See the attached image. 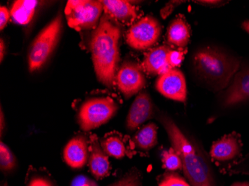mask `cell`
Wrapping results in <instances>:
<instances>
[{
    "label": "cell",
    "mask_w": 249,
    "mask_h": 186,
    "mask_svg": "<svg viewBox=\"0 0 249 186\" xmlns=\"http://www.w3.org/2000/svg\"><path fill=\"white\" fill-rule=\"evenodd\" d=\"M120 34V28L104 15L92 34L89 43L96 76L107 87L113 86L116 78Z\"/></svg>",
    "instance_id": "6da1fadb"
},
{
    "label": "cell",
    "mask_w": 249,
    "mask_h": 186,
    "mask_svg": "<svg viewBox=\"0 0 249 186\" xmlns=\"http://www.w3.org/2000/svg\"><path fill=\"white\" fill-rule=\"evenodd\" d=\"M160 122L169 135L173 149L182 161L186 177L193 186H215L209 164L171 118L161 115Z\"/></svg>",
    "instance_id": "7a4b0ae2"
},
{
    "label": "cell",
    "mask_w": 249,
    "mask_h": 186,
    "mask_svg": "<svg viewBox=\"0 0 249 186\" xmlns=\"http://www.w3.org/2000/svg\"><path fill=\"white\" fill-rule=\"evenodd\" d=\"M194 66L198 75L214 89L221 90L230 84L240 68L238 57L215 47H206L194 54Z\"/></svg>",
    "instance_id": "3957f363"
},
{
    "label": "cell",
    "mask_w": 249,
    "mask_h": 186,
    "mask_svg": "<svg viewBox=\"0 0 249 186\" xmlns=\"http://www.w3.org/2000/svg\"><path fill=\"white\" fill-rule=\"evenodd\" d=\"M62 29V17L58 15L34 40L29 50L28 65L30 72L41 68L55 48Z\"/></svg>",
    "instance_id": "277c9868"
},
{
    "label": "cell",
    "mask_w": 249,
    "mask_h": 186,
    "mask_svg": "<svg viewBox=\"0 0 249 186\" xmlns=\"http://www.w3.org/2000/svg\"><path fill=\"white\" fill-rule=\"evenodd\" d=\"M103 11V1L71 0L67 2L64 13L70 27L82 31L96 29Z\"/></svg>",
    "instance_id": "5b68a950"
},
{
    "label": "cell",
    "mask_w": 249,
    "mask_h": 186,
    "mask_svg": "<svg viewBox=\"0 0 249 186\" xmlns=\"http://www.w3.org/2000/svg\"><path fill=\"white\" fill-rule=\"evenodd\" d=\"M118 106L109 97L93 98L86 101L78 112V124L84 131L96 129L107 123L116 114Z\"/></svg>",
    "instance_id": "8992f818"
},
{
    "label": "cell",
    "mask_w": 249,
    "mask_h": 186,
    "mask_svg": "<svg viewBox=\"0 0 249 186\" xmlns=\"http://www.w3.org/2000/svg\"><path fill=\"white\" fill-rule=\"evenodd\" d=\"M160 34L161 26L158 19L146 16L131 26L126 34V41L134 50H147L158 42Z\"/></svg>",
    "instance_id": "52a82bcc"
},
{
    "label": "cell",
    "mask_w": 249,
    "mask_h": 186,
    "mask_svg": "<svg viewBox=\"0 0 249 186\" xmlns=\"http://www.w3.org/2000/svg\"><path fill=\"white\" fill-rule=\"evenodd\" d=\"M115 79L119 89L126 99L138 93L145 85L142 68L133 61H127L121 66Z\"/></svg>",
    "instance_id": "ba28073f"
},
{
    "label": "cell",
    "mask_w": 249,
    "mask_h": 186,
    "mask_svg": "<svg viewBox=\"0 0 249 186\" xmlns=\"http://www.w3.org/2000/svg\"><path fill=\"white\" fill-rule=\"evenodd\" d=\"M157 90L167 99L179 102L187 99V85L182 72L177 68H170L160 75L155 84Z\"/></svg>",
    "instance_id": "9c48e42d"
},
{
    "label": "cell",
    "mask_w": 249,
    "mask_h": 186,
    "mask_svg": "<svg viewBox=\"0 0 249 186\" xmlns=\"http://www.w3.org/2000/svg\"><path fill=\"white\" fill-rule=\"evenodd\" d=\"M249 101V67L236 72L222 97V105L231 107Z\"/></svg>",
    "instance_id": "30bf717a"
},
{
    "label": "cell",
    "mask_w": 249,
    "mask_h": 186,
    "mask_svg": "<svg viewBox=\"0 0 249 186\" xmlns=\"http://www.w3.org/2000/svg\"><path fill=\"white\" fill-rule=\"evenodd\" d=\"M154 107L149 93L145 91L139 92L131 104L127 116L126 125L128 129L134 131L145 121L152 118Z\"/></svg>",
    "instance_id": "8fae6325"
},
{
    "label": "cell",
    "mask_w": 249,
    "mask_h": 186,
    "mask_svg": "<svg viewBox=\"0 0 249 186\" xmlns=\"http://www.w3.org/2000/svg\"><path fill=\"white\" fill-rule=\"evenodd\" d=\"M64 159L70 167L82 169L88 160V146L84 136L72 138L67 144L64 150Z\"/></svg>",
    "instance_id": "7c38bea8"
},
{
    "label": "cell",
    "mask_w": 249,
    "mask_h": 186,
    "mask_svg": "<svg viewBox=\"0 0 249 186\" xmlns=\"http://www.w3.org/2000/svg\"><path fill=\"white\" fill-rule=\"evenodd\" d=\"M241 144L237 135L230 134L214 142L210 154L215 160L228 162L237 157L241 152Z\"/></svg>",
    "instance_id": "4fadbf2b"
},
{
    "label": "cell",
    "mask_w": 249,
    "mask_h": 186,
    "mask_svg": "<svg viewBox=\"0 0 249 186\" xmlns=\"http://www.w3.org/2000/svg\"><path fill=\"white\" fill-rule=\"evenodd\" d=\"M103 4L105 13L110 19L129 24L138 17L137 8L128 1L105 0Z\"/></svg>",
    "instance_id": "5bb4252c"
},
{
    "label": "cell",
    "mask_w": 249,
    "mask_h": 186,
    "mask_svg": "<svg viewBox=\"0 0 249 186\" xmlns=\"http://www.w3.org/2000/svg\"><path fill=\"white\" fill-rule=\"evenodd\" d=\"M167 46H159L147 53L142 62L144 70L152 75H163L169 70L167 56L169 51Z\"/></svg>",
    "instance_id": "9a60e30c"
},
{
    "label": "cell",
    "mask_w": 249,
    "mask_h": 186,
    "mask_svg": "<svg viewBox=\"0 0 249 186\" xmlns=\"http://www.w3.org/2000/svg\"><path fill=\"white\" fill-rule=\"evenodd\" d=\"M89 166L96 179L107 175L109 171L108 157L103 148H101L96 135L91 136V151L89 157Z\"/></svg>",
    "instance_id": "2e32d148"
},
{
    "label": "cell",
    "mask_w": 249,
    "mask_h": 186,
    "mask_svg": "<svg viewBox=\"0 0 249 186\" xmlns=\"http://www.w3.org/2000/svg\"><path fill=\"white\" fill-rule=\"evenodd\" d=\"M190 27L183 18L177 17L168 28V41L179 48H184L190 40Z\"/></svg>",
    "instance_id": "e0dca14e"
},
{
    "label": "cell",
    "mask_w": 249,
    "mask_h": 186,
    "mask_svg": "<svg viewBox=\"0 0 249 186\" xmlns=\"http://www.w3.org/2000/svg\"><path fill=\"white\" fill-rule=\"evenodd\" d=\"M37 5V1L35 0H18L12 5L11 17L19 24H28L33 18Z\"/></svg>",
    "instance_id": "ac0fdd59"
},
{
    "label": "cell",
    "mask_w": 249,
    "mask_h": 186,
    "mask_svg": "<svg viewBox=\"0 0 249 186\" xmlns=\"http://www.w3.org/2000/svg\"><path fill=\"white\" fill-rule=\"evenodd\" d=\"M158 127L154 123H150L141 128L134 137L136 146L143 151H148L156 145Z\"/></svg>",
    "instance_id": "d6986e66"
},
{
    "label": "cell",
    "mask_w": 249,
    "mask_h": 186,
    "mask_svg": "<svg viewBox=\"0 0 249 186\" xmlns=\"http://www.w3.org/2000/svg\"><path fill=\"white\" fill-rule=\"evenodd\" d=\"M102 148L109 156L121 159L125 155V147L118 137H110L102 142Z\"/></svg>",
    "instance_id": "ffe728a7"
},
{
    "label": "cell",
    "mask_w": 249,
    "mask_h": 186,
    "mask_svg": "<svg viewBox=\"0 0 249 186\" xmlns=\"http://www.w3.org/2000/svg\"><path fill=\"white\" fill-rule=\"evenodd\" d=\"M161 156L164 169L169 170H176L182 169V161L173 148L163 151Z\"/></svg>",
    "instance_id": "44dd1931"
},
{
    "label": "cell",
    "mask_w": 249,
    "mask_h": 186,
    "mask_svg": "<svg viewBox=\"0 0 249 186\" xmlns=\"http://www.w3.org/2000/svg\"><path fill=\"white\" fill-rule=\"evenodd\" d=\"M16 166V159L11 150L3 142L0 144V166L4 171L12 170Z\"/></svg>",
    "instance_id": "7402d4cb"
},
{
    "label": "cell",
    "mask_w": 249,
    "mask_h": 186,
    "mask_svg": "<svg viewBox=\"0 0 249 186\" xmlns=\"http://www.w3.org/2000/svg\"><path fill=\"white\" fill-rule=\"evenodd\" d=\"M159 186H190L182 177L176 174L169 173L160 182Z\"/></svg>",
    "instance_id": "603a6c76"
},
{
    "label": "cell",
    "mask_w": 249,
    "mask_h": 186,
    "mask_svg": "<svg viewBox=\"0 0 249 186\" xmlns=\"http://www.w3.org/2000/svg\"><path fill=\"white\" fill-rule=\"evenodd\" d=\"M184 57V52L178 50H169L168 53L167 61L170 68H178L180 67Z\"/></svg>",
    "instance_id": "cb8c5ba5"
},
{
    "label": "cell",
    "mask_w": 249,
    "mask_h": 186,
    "mask_svg": "<svg viewBox=\"0 0 249 186\" xmlns=\"http://www.w3.org/2000/svg\"><path fill=\"white\" fill-rule=\"evenodd\" d=\"M110 186H141V181L137 173H130Z\"/></svg>",
    "instance_id": "d4e9b609"
},
{
    "label": "cell",
    "mask_w": 249,
    "mask_h": 186,
    "mask_svg": "<svg viewBox=\"0 0 249 186\" xmlns=\"http://www.w3.org/2000/svg\"><path fill=\"white\" fill-rule=\"evenodd\" d=\"M72 186H97L93 180H89L85 176H78L74 179Z\"/></svg>",
    "instance_id": "484cf974"
},
{
    "label": "cell",
    "mask_w": 249,
    "mask_h": 186,
    "mask_svg": "<svg viewBox=\"0 0 249 186\" xmlns=\"http://www.w3.org/2000/svg\"><path fill=\"white\" fill-rule=\"evenodd\" d=\"M9 11L6 7L2 6L0 8V29L1 30L4 29L8 23L10 18Z\"/></svg>",
    "instance_id": "4316f807"
},
{
    "label": "cell",
    "mask_w": 249,
    "mask_h": 186,
    "mask_svg": "<svg viewBox=\"0 0 249 186\" xmlns=\"http://www.w3.org/2000/svg\"><path fill=\"white\" fill-rule=\"evenodd\" d=\"M28 186H53V185L46 179L36 177L32 180Z\"/></svg>",
    "instance_id": "83f0119b"
},
{
    "label": "cell",
    "mask_w": 249,
    "mask_h": 186,
    "mask_svg": "<svg viewBox=\"0 0 249 186\" xmlns=\"http://www.w3.org/2000/svg\"><path fill=\"white\" fill-rule=\"evenodd\" d=\"M0 50H1V51H0V56H1V61H2V60H3L4 57V51H5V43H4L3 40H2V39H1V43H0Z\"/></svg>",
    "instance_id": "f1b7e54d"
},
{
    "label": "cell",
    "mask_w": 249,
    "mask_h": 186,
    "mask_svg": "<svg viewBox=\"0 0 249 186\" xmlns=\"http://www.w3.org/2000/svg\"><path fill=\"white\" fill-rule=\"evenodd\" d=\"M196 2H200L201 4H206V5H219L222 1H197Z\"/></svg>",
    "instance_id": "f546056e"
},
{
    "label": "cell",
    "mask_w": 249,
    "mask_h": 186,
    "mask_svg": "<svg viewBox=\"0 0 249 186\" xmlns=\"http://www.w3.org/2000/svg\"><path fill=\"white\" fill-rule=\"evenodd\" d=\"M243 29L247 32L248 34H249V20H246L243 22Z\"/></svg>",
    "instance_id": "4dcf8cb0"
},
{
    "label": "cell",
    "mask_w": 249,
    "mask_h": 186,
    "mask_svg": "<svg viewBox=\"0 0 249 186\" xmlns=\"http://www.w3.org/2000/svg\"><path fill=\"white\" fill-rule=\"evenodd\" d=\"M231 186H249V183L247 182H238L233 183Z\"/></svg>",
    "instance_id": "1f68e13d"
}]
</instances>
